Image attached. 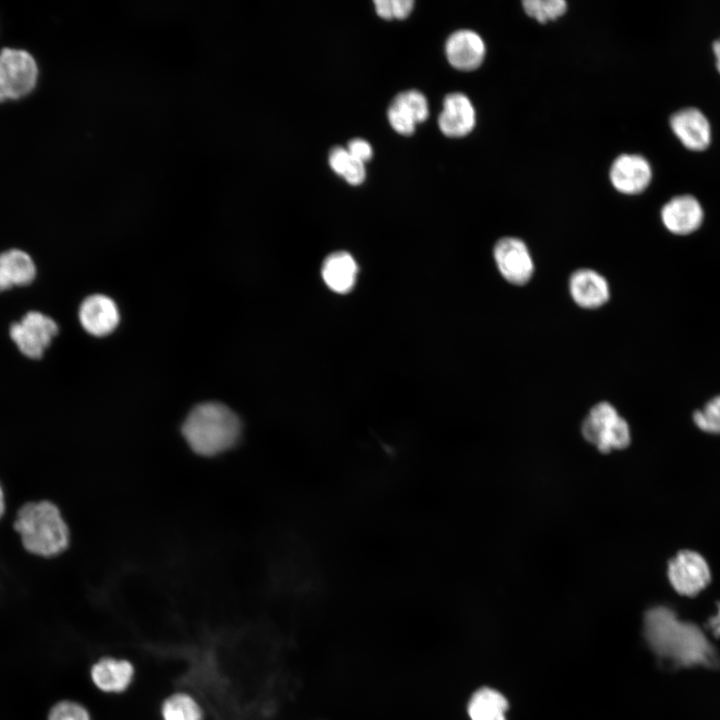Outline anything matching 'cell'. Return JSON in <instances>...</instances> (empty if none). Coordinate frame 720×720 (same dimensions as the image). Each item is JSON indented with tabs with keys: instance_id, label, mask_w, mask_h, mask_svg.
Masks as SVG:
<instances>
[{
	"instance_id": "1",
	"label": "cell",
	"mask_w": 720,
	"mask_h": 720,
	"mask_svg": "<svg viewBox=\"0 0 720 720\" xmlns=\"http://www.w3.org/2000/svg\"><path fill=\"white\" fill-rule=\"evenodd\" d=\"M643 632L653 653L671 669L720 668V655L705 632L667 606L646 612Z\"/></svg>"
},
{
	"instance_id": "2",
	"label": "cell",
	"mask_w": 720,
	"mask_h": 720,
	"mask_svg": "<svg viewBox=\"0 0 720 720\" xmlns=\"http://www.w3.org/2000/svg\"><path fill=\"white\" fill-rule=\"evenodd\" d=\"M181 432L196 454L205 457L220 455L240 440L242 422L228 406L220 402H203L186 416Z\"/></svg>"
},
{
	"instance_id": "3",
	"label": "cell",
	"mask_w": 720,
	"mask_h": 720,
	"mask_svg": "<svg viewBox=\"0 0 720 720\" xmlns=\"http://www.w3.org/2000/svg\"><path fill=\"white\" fill-rule=\"evenodd\" d=\"M14 529L24 549L38 557H55L70 543L66 521L59 508L48 500L22 505L16 513Z\"/></svg>"
},
{
	"instance_id": "4",
	"label": "cell",
	"mask_w": 720,
	"mask_h": 720,
	"mask_svg": "<svg viewBox=\"0 0 720 720\" xmlns=\"http://www.w3.org/2000/svg\"><path fill=\"white\" fill-rule=\"evenodd\" d=\"M581 431L584 438L602 452L625 448L631 439L628 423L608 402L591 408Z\"/></svg>"
},
{
	"instance_id": "5",
	"label": "cell",
	"mask_w": 720,
	"mask_h": 720,
	"mask_svg": "<svg viewBox=\"0 0 720 720\" xmlns=\"http://www.w3.org/2000/svg\"><path fill=\"white\" fill-rule=\"evenodd\" d=\"M37 77V64L30 53L12 48L0 52V102L28 95Z\"/></svg>"
},
{
	"instance_id": "6",
	"label": "cell",
	"mask_w": 720,
	"mask_h": 720,
	"mask_svg": "<svg viewBox=\"0 0 720 720\" xmlns=\"http://www.w3.org/2000/svg\"><path fill=\"white\" fill-rule=\"evenodd\" d=\"M667 576L679 595L694 597L709 585L711 570L700 553L681 550L669 561Z\"/></svg>"
},
{
	"instance_id": "7",
	"label": "cell",
	"mask_w": 720,
	"mask_h": 720,
	"mask_svg": "<svg viewBox=\"0 0 720 720\" xmlns=\"http://www.w3.org/2000/svg\"><path fill=\"white\" fill-rule=\"evenodd\" d=\"M58 333L55 321L37 311L26 313L10 327V337L22 354L32 359L42 357Z\"/></svg>"
},
{
	"instance_id": "8",
	"label": "cell",
	"mask_w": 720,
	"mask_h": 720,
	"mask_svg": "<svg viewBox=\"0 0 720 720\" xmlns=\"http://www.w3.org/2000/svg\"><path fill=\"white\" fill-rule=\"evenodd\" d=\"M670 130L688 151L703 152L712 141V127L708 117L697 107L685 106L670 114Z\"/></svg>"
},
{
	"instance_id": "9",
	"label": "cell",
	"mask_w": 720,
	"mask_h": 720,
	"mask_svg": "<svg viewBox=\"0 0 720 720\" xmlns=\"http://www.w3.org/2000/svg\"><path fill=\"white\" fill-rule=\"evenodd\" d=\"M660 220L670 233L685 236L701 228L705 221V211L694 195L677 194L662 205Z\"/></svg>"
},
{
	"instance_id": "10",
	"label": "cell",
	"mask_w": 720,
	"mask_h": 720,
	"mask_svg": "<svg viewBox=\"0 0 720 720\" xmlns=\"http://www.w3.org/2000/svg\"><path fill=\"white\" fill-rule=\"evenodd\" d=\"M493 256L502 277L511 284L524 285L532 277L534 263L526 244L515 237L497 241Z\"/></svg>"
},
{
	"instance_id": "11",
	"label": "cell",
	"mask_w": 720,
	"mask_h": 720,
	"mask_svg": "<svg viewBox=\"0 0 720 720\" xmlns=\"http://www.w3.org/2000/svg\"><path fill=\"white\" fill-rule=\"evenodd\" d=\"M610 180L619 192L639 195L646 192L653 181L652 164L639 153L621 154L611 166Z\"/></svg>"
},
{
	"instance_id": "12",
	"label": "cell",
	"mask_w": 720,
	"mask_h": 720,
	"mask_svg": "<svg viewBox=\"0 0 720 720\" xmlns=\"http://www.w3.org/2000/svg\"><path fill=\"white\" fill-rule=\"evenodd\" d=\"M79 320L89 334L100 337L110 334L118 326L120 313L112 298L94 294L81 303Z\"/></svg>"
},
{
	"instance_id": "13",
	"label": "cell",
	"mask_w": 720,
	"mask_h": 720,
	"mask_svg": "<svg viewBox=\"0 0 720 720\" xmlns=\"http://www.w3.org/2000/svg\"><path fill=\"white\" fill-rule=\"evenodd\" d=\"M445 53L454 68L470 71L481 65L486 54V47L478 33L462 29L449 36L445 44Z\"/></svg>"
},
{
	"instance_id": "14",
	"label": "cell",
	"mask_w": 720,
	"mask_h": 720,
	"mask_svg": "<svg viewBox=\"0 0 720 720\" xmlns=\"http://www.w3.org/2000/svg\"><path fill=\"white\" fill-rule=\"evenodd\" d=\"M476 122V113L470 99L463 93L448 94L443 100V109L438 118L441 132L448 137H462L469 134Z\"/></svg>"
},
{
	"instance_id": "15",
	"label": "cell",
	"mask_w": 720,
	"mask_h": 720,
	"mask_svg": "<svg viewBox=\"0 0 720 720\" xmlns=\"http://www.w3.org/2000/svg\"><path fill=\"white\" fill-rule=\"evenodd\" d=\"M569 291L574 302L582 308L595 309L604 305L610 296L607 280L592 269H578L569 279Z\"/></svg>"
},
{
	"instance_id": "16",
	"label": "cell",
	"mask_w": 720,
	"mask_h": 720,
	"mask_svg": "<svg viewBox=\"0 0 720 720\" xmlns=\"http://www.w3.org/2000/svg\"><path fill=\"white\" fill-rule=\"evenodd\" d=\"M91 679L95 686L106 693H121L131 684L134 667L125 659L103 657L91 668Z\"/></svg>"
},
{
	"instance_id": "17",
	"label": "cell",
	"mask_w": 720,
	"mask_h": 720,
	"mask_svg": "<svg viewBox=\"0 0 720 720\" xmlns=\"http://www.w3.org/2000/svg\"><path fill=\"white\" fill-rule=\"evenodd\" d=\"M357 274V262L351 254L345 251L328 255L321 268L324 283L330 290L338 294H346L353 289Z\"/></svg>"
},
{
	"instance_id": "18",
	"label": "cell",
	"mask_w": 720,
	"mask_h": 720,
	"mask_svg": "<svg viewBox=\"0 0 720 720\" xmlns=\"http://www.w3.org/2000/svg\"><path fill=\"white\" fill-rule=\"evenodd\" d=\"M35 275V264L26 252L11 249L0 253V292L30 284Z\"/></svg>"
},
{
	"instance_id": "19",
	"label": "cell",
	"mask_w": 720,
	"mask_h": 720,
	"mask_svg": "<svg viewBox=\"0 0 720 720\" xmlns=\"http://www.w3.org/2000/svg\"><path fill=\"white\" fill-rule=\"evenodd\" d=\"M506 698L496 690L483 687L475 691L467 704L470 720H506Z\"/></svg>"
},
{
	"instance_id": "20",
	"label": "cell",
	"mask_w": 720,
	"mask_h": 720,
	"mask_svg": "<svg viewBox=\"0 0 720 720\" xmlns=\"http://www.w3.org/2000/svg\"><path fill=\"white\" fill-rule=\"evenodd\" d=\"M163 720H203L199 703L187 693H174L162 703Z\"/></svg>"
},
{
	"instance_id": "21",
	"label": "cell",
	"mask_w": 720,
	"mask_h": 720,
	"mask_svg": "<svg viewBox=\"0 0 720 720\" xmlns=\"http://www.w3.org/2000/svg\"><path fill=\"white\" fill-rule=\"evenodd\" d=\"M522 4L525 12L539 22L556 19L567 9L564 0H524Z\"/></svg>"
},
{
	"instance_id": "22",
	"label": "cell",
	"mask_w": 720,
	"mask_h": 720,
	"mask_svg": "<svg viewBox=\"0 0 720 720\" xmlns=\"http://www.w3.org/2000/svg\"><path fill=\"white\" fill-rule=\"evenodd\" d=\"M695 425L710 434H720V395L709 400L693 414Z\"/></svg>"
},
{
	"instance_id": "23",
	"label": "cell",
	"mask_w": 720,
	"mask_h": 720,
	"mask_svg": "<svg viewBox=\"0 0 720 720\" xmlns=\"http://www.w3.org/2000/svg\"><path fill=\"white\" fill-rule=\"evenodd\" d=\"M387 116L390 125L399 134L408 136L414 133L417 122L411 113L397 101H392Z\"/></svg>"
},
{
	"instance_id": "24",
	"label": "cell",
	"mask_w": 720,
	"mask_h": 720,
	"mask_svg": "<svg viewBox=\"0 0 720 720\" xmlns=\"http://www.w3.org/2000/svg\"><path fill=\"white\" fill-rule=\"evenodd\" d=\"M394 100L402 104L414 117L417 124L425 121L429 114L425 96L416 90H408L398 94Z\"/></svg>"
},
{
	"instance_id": "25",
	"label": "cell",
	"mask_w": 720,
	"mask_h": 720,
	"mask_svg": "<svg viewBox=\"0 0 720 720\" xmlns=\"http://www.w3.org/2000/svg\"><path fill=\"white\" fill-rule=\"evenodd\" d=\"M48 720H91V717L88 710L81 704L64 700L51 708Z\"/></svg>"
},
{
	"instance_id": "26",
	"label": "cell",
	"mask_w": 720,
	"mask_h": 720,
	"mask_svg": "<svg viewBox=\"0 0 720 720\" xmlns=\"http://www.w3.org/2000/svg\"><path fill=\"white\" fill-rule=\"evenodd\" d=\"M377 14L384 19L406 18L413 9V0H376Z\"/></svg>"
},
{
	"instance_id": "27",
	"label": "cell",
	"mask_w": 720,
	"mask_h": 720,
	"mask_svg": "<svg viewBox=\"0 0 720 720\" xmlns=\"http://www.w3.org/2000/svg\"><path fill=\"white\" fill-rule=\"evenodd\" d=\"M350 160L351 155L347 149L335 147L330 151L329 165L331 169L340 176H343Z\"/></svg>"
},
{
	"instance_id": "28",
	"label": "cell",
	"mask_w": 720,
	"mask_h": 720,
	"mask_svg": "<svg viewBox=\"0 0 720 720\" xmlns=\"http://www.w3.org/2000/svg\"><path fill=\"white\" fill-rule=\"evenodd\" d=\"M366 176L364 162L351 156V160L343 174V178L351 185L361 184Z\"/></svg>"
},
{
	"instance_id": "29",
	"label": "cell",
	"mask_w": 720,
	"mask_h": 720,
	"mask_svg": "<svg viewBox=\"0 0 720 720\" xmlns=\"http://www.w3.org/2000/svg\"><path fill=\"white\" fill-rule=\"evenodd\" d=\"M347 150L352 157L364 163L370 160L373 154L370 144L360 138L351 140L348 144Z\"/></svg>"
},
{
	"instance_id": "30",
	"label": "cell",
	"mask_w": 720,
	"mask_h": 720,
	"mask_svg": "<svg viewBox=\"0 0 720 720\" xmlns=\"http://www.w3.org/2000/svg\"><path fill=\"white\" fill-rule=\"evenodd\" d=\"M706 628L714 637L720 638V601L716 605V612L709 617Z\"/></svg>"
},
{
	"instance_id": "31",
	"label": "cell",
	"mask_w": 720,
	"mask_h": 720,
	"mask_svg": "<svg viewBox=\"0 0 720 720\" xmlns=\"http://www.w3.org/2000/svg\"><path fill=\"white\" fill-rule=\"evenodd\" d=\"M711 49L714 58L715 69L720 75V37H718L712 42Z\"/></svg>"
},
{
	"instance_id": "32",
	"label": "cell",
	"mask_w": 720,
	"mask_h": 720,
	"mask_svg": "<svg viewBox=\"0 0 720 720\" xmlns=\"http://www.w3.org/2000/svg\"><path fill=\"white\" fill-rule=\"evenodd\" d=\"M5 508H6L5 494H4L3 488L0 484V519L2 518V516L5 513Z\"/></svg>"
}]
</instances>
